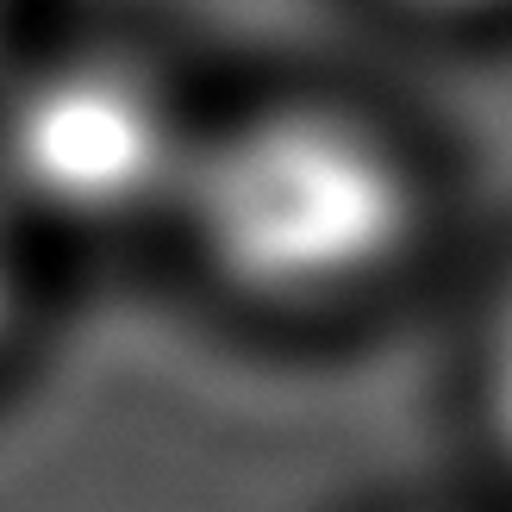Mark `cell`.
<instances>
[{"mask_svg":"<svg viewBox=\"0 0 512 512\" xmlns=\"http://www.w3.org/2000/svg\"><path fill=\"white\" fill-rule=\"evenodd\" d=\"M7 175L50 213L107 219L182 182V150L163 100L132 69L63 63L32 75L0 119Z\"/></svg>","mask_w":512,"mask_h":512,"instance_id":"cell-2","label":"cell"},{"mask_svg":"<svg viewBox=\"0 0 512 512\" xmlns=\"http://www.w3.org/2000/svg\"><path fill=\"white\" fill-rule=\"evenodd\" d=\"M494 413H500V431L512 444V306H506L500 338H494Z\"/></svg>","mask_w":512,"mask_h":512,"instance_id":"cell-3","label":"cell"},{"mask_svg":"<svg viewBox=\"0 0 512 512\" xmlns=\"http://www.w3.org/2000/svg\"><path fill=\"white\" fill-rule=\"evenodd\" d=\"M200 238L256 288H325L369 269L406 225L400 175L338 119L275 113L182 163Z\"/></svg>","mask_w":512,"mask_h":512,"instance_id":"cell-1","label":"cell"},{"mask_svg":"<svg viewBox=\"0 0 512 512\" xmlns=\"http://www.w3.org/2000/svg\"><path fill=\"white\" fill-rule=\"evenodd\" d=\"M0 294H7V263H0Z\"/></svg>","mask_w":512,"mask_h":512,"instance_id":"cell-4","label":"cell"}]
</instances>
